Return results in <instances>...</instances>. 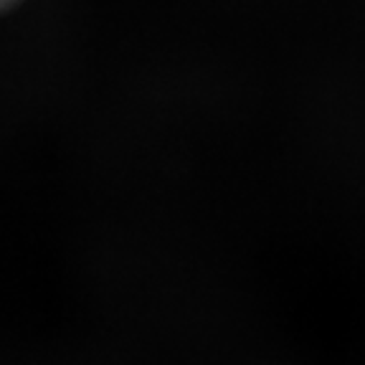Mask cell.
Listing matches in <instances>:
<instances>
[{"mask_svg": "<svg viewBox=\"0 0 365 365\" xmlns=\"http://www.w3.org/2000/svg\"><path fill=\"white\" fill-rule=\"evenodd\" d=\"M8 3H13V0H0V8H3V6H8Z\"/></svg>", "mask_w": 365, "mask_h": 365, "instance_id": "obj_1", "label": "cell"}]
</instances>
